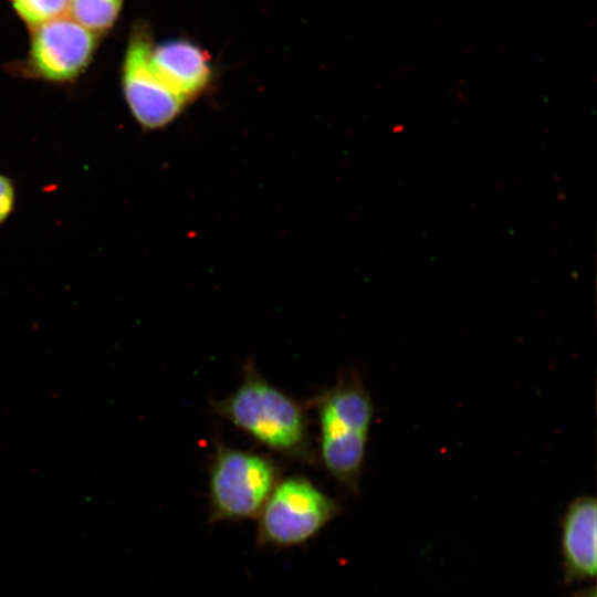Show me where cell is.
<instances>
[{"mask_svg": "<svg viewBox=\"0 0 597 597\" xmlns=\"http://www.w3.org/2000/svg\"><path fill=\"white\" fill-rule=\"evenodd\" d=\"M70 0H12L14 10L32 28L63 17Z\"/></svg>", "mask_w": 597, "mask_h": 597, "instance_id": "30bf717a", "label": "cell"}, {"mask_svg": "<svg viewBox=\"0 0 597 597\" xmlns=\"http://www.w3.org/2000/svg\"><path fill=\"white\" fill-rule=\"evenodd\" d=\"M122 0H70L67 12L76 23L98 35L118 17Z\"/></svg>", "mask_w": 597, "mask_h": 597, "instance_id": "9c48e42d", "label": "cell"}, {"mask_svg": "<svg viewBox=\"0 0 597 597\" xmlns=\"http://www.w3.org/2000/svg\"><path fill=\"white\" fill-rule=\"evenodd\" d=\"M279 476L268 455L218 444L209 468V522L256 519Z\"/></svg>", "mask_w": 597, "mask_h": 597, "instance_id": "277c9868", "label": "cell"}, {"mask_svg": "<svg viewBox=\"0 0 597 597\" xmlns=\"http://www.w3.org/2000/svg\"><path fill=\"white\" fill-rule=\"evenodd\" d=\"M315 402L324 468L348 492L358 494L375 412L373 399L359 374L346 368Z\"/></svg>", "mask_w": 597, "mask_h": 597, "instance_id": "6da1fadb", "label": "cell"}, {"mask_svg": "<svg viewBox=\"0 0 597 597\" xmlns=\"http://www.w3.org/2000/svg\"><path fill=\"white\" fill-rule=\"evenodd\" d=\"M212 409L256 442L286 457L308 460L310 443L304 407L266 381L252 362L243 378Z\"/></svg>", "mask_w": 597, "mask_h": 597, "instance_id": "7a4b0ae2", "label": "cell"}, {"mask_svg": "<svg viewBox=\"0 0 597 597\" xmlns=\"http://www.w3.org/2000/svg\"><path fill=\"white\" fill-rule=\"evenodd\" d=\"M342 512V505L310 479H280L256 516V543L273 548L304 545Z\"/></svg>", "mask_w": 597, "mask_h": 597, "instance_id": "3957f363", "label": "cell"}, {"mask_svg": "<svg viewBox=\"0 0 597 597\" xmlns=\"http://www.w3.org/2000/svg\"><path fill=\"white\" fill-rule=\"evenodd\" d=\"M153 48L150 32L145 24L133 29L123 64V92L130 113L140 126L163 128L176 119L186 107L150 65Z\"/></svg>", "mask_w": 597, "mask_h": 597, "instance_id": "5b68a950", "label": "cell"}, {"mask_svg": "<svg viewBox=\"0 0 597 597\" xmlns=\"http://www.w3.org/2000/svg\"><path fill=\"white\" fill-rule=\"evenodd\" d=\"M597 503L580 495L568 503L561 520V555L566 585L594 579L596 575Z\"/></svg>", "mask_w": 597, "mask_h": 597, "instance_id": "52a82bcc", "label": "cell"}, {"mask_svg": "<svg viewBox=\"0 0 597 597\" xmlns=\"http://www.w3.org/2000/svg\"><path fill=\"white\" fill-rule=\"evenodd\" d=\"M149 61L164 84L186 104L206 93L213 78L208 52L188 40L153 46Z\"/></svg>", "mask_w": 597, "mask_h": 597, "instance_id": "ba28073f", "label": "cell"}, {"mask_svg": "<svg viewBox=\"0 0 597 597\" xmlns=\"http://www.w3.org/2000/svg\"><path fill=\"white\" fill-rule=\"evenodd\" d=\"M97 38L70 17L41 23L33 28L28 69L48 81H71L90 64Z\"/></svg>", "mask_w": 597, "mask_h": 597, "instance_id": "8992f818", "label": "cell"}, {"mask_svg": "<svg viewBox=\"0 0 597 597\" xmlns=\"http://www.w3.org/2000/svg\"><path fill=\"white\" fill-rule=\"evenodd\" d=\"M14 203V189L11 181L0 175V223H2L12 211Z\"/></svg>", "mask_w": 597, "mask_h": 597, "instance_id": "8fae6325", "label": "cell"}]
</instances>
